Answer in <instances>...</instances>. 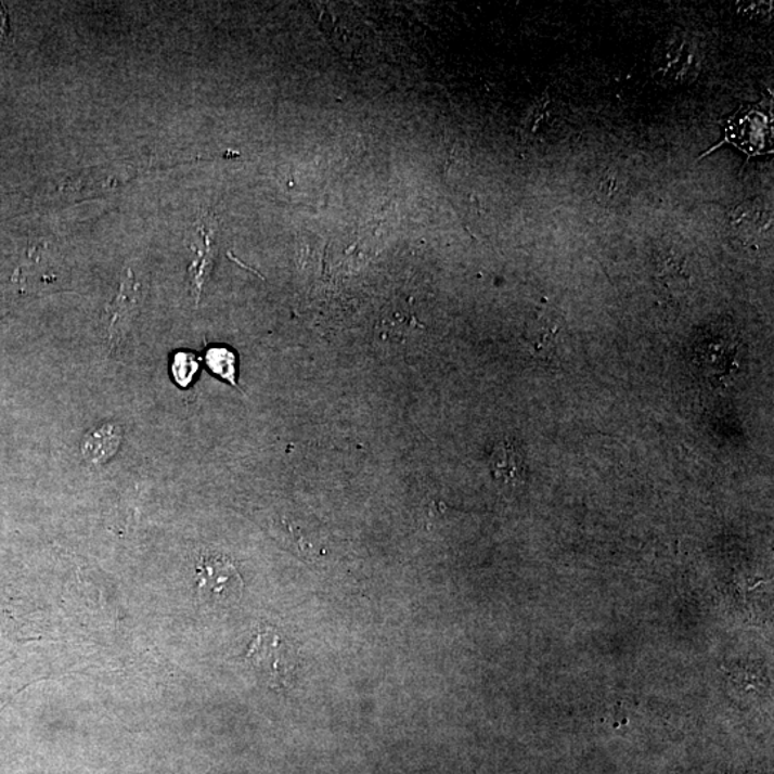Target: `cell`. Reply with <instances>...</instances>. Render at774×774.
<instances>
[{"label": "cell", "mask_w": 774, "mask_h": 774, "mask_svg": "<svg viewBox=\"0 0 774 774\" xmlns=\"http://www.w3.org/2000/svg\"><path fill=\"white\" fill-rule=\"evenodd\" d=\"M493 479L504 487H518L525 482L527 466L518 447L509 440L498 442L489 460Z\"/></svg>", "instance_id": "5"}, {"label": "cell", "mask_w": 774, "mask_h": 774, "mask_svg": "<svg viewBox=\"0 0 774 774\" xmlns=\"http://www.w3.org/2000/svg\"><path fill=\"white\" fill-rule=\"evenodd\" d=\"M247 658L273 686H284L295 673V654L274 631L267 630L258 634L248 649Z\"/></svg>", "instance_id": "2"}, {"label": "cell", "mask_w": 774, "mask_h": 774, "mask_svg": "<svg viewBox=\"0 0 774 774\" xmlns=\"http://www.w3.org/2000/svg\"><path fill=\"white\" fill-rule=\"evenodd\" d=\"M732 229L745 244H759L772 229V212L762 202H746L737 207Z\"/></svg>", "instance_id": "4"}, {"label": "cell", "mask_w": 774, "mask_h": 774, "mask_svg": "<svg viewBox=\"0 0 774 774\" xmlns=\"http://www.w3.org/2000/svg\"><path fill=\"white\" fill-rule=\"evenodd\" d=\"M689 51V47L686 42H678L675 43V52H678V62L680 61V57L684 56V53ZM666 53H662V57H665V61L671 60V64L662 66V70H666V73H669V70L674 69L675 65H679V74H682L683 70H686L687 66L683 64H674V56L671 55V52L669 49L666 47Z\"/></svg>", "instance_id": "9"}, {"label": "cell", "mask_w": 774, "mask_h": 774, "mask_svg": "<svg viewBox=\"0 0 774 774\" xmlns=\"http://www.w3.org/2000/svg\"><path fill=\"white\" fill-rule=\"evenodd\" d=\"M173 380L178 385L185 387L193 382L195 373L198 372V360L193 353L186 351H178L172 359L171 366Z\"/></svg>", "instance_id": "8"}, {"label": "cell", "mask_w": 774, "mask_h": 774, "mask_svg": "<svg viewBox=\"0 0 774 774\" xmlns=\"http://www.w3.org/2000/svg\"><path fill=\"white\" fill-rule=\"evenodd\" d=\"M195 580L199 595L211 603L235 602L242 595V576L225 555L203 554L195 567Z\"/></svg>", "instance_id": "1"}, {"label": "cell", "mask_w": 774, "mask_h": 774, "mask_svg": "<svg viewBox=\"0 0 774 774\" xmlns=\"http://www.w3.org/2000/svg\"><path fill=\"white\" fill-rule=\"evenodd\" d=\"M727 140L749 155L772 151V121L756 108L738 113L727 127Z\"/></svg>", "instance_id": "3"}, {"label": "cell", "mask_w": 774, "mask_h": 774, "mask_svg": "<svg viewBox=\"0 0 774 774\" xmlns=\"http://www.w3.org/2000/svg\"><path fill=\"white\" fill-rule=\"evenodd\" d=\"M122 429L117 424H105L89 431L83 439L81 452L83 460L92 465H104L117 455L121 448Z\"/></svg>", "instance_id": "6"}, {"label": "cell", "mask_w": 774, "mask_h": 774, "mask_svg": "<svg viewBox=\"0 0 774 774\" xmlns=\"http://www.w3.org/2000/svg\"><path fill=\"white\" fill-rule=\"evenodd\" d=\"M206 359L212 373H216L221 379L230 382L231 385H235L237 359H235L233 351L225 349V347H212L207 351Z\"/></svg>", "instance_id": "7"}]
</instances>
